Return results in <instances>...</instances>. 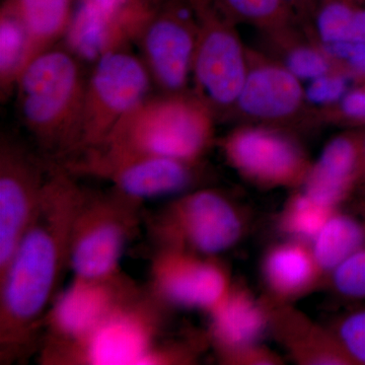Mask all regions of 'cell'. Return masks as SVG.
<instances>
[{
	"mask_svg": "<svg viewBox=\"0 0 365 365\" xmlns=\"http://www.w3.org/2000/svg\"><path fill=\"white\" fill-rule=\"evenodd\" d=\"M336 292L347 299H365V245L332 271Z\"/></svg>",
	"mask_w": 365,
	"mask_h": 365,
	"instance_id": "f1b7e54d",
	"label": "cell"
},
{
	"mask_svg": "<svg viewBox=\"0 0 365 365\" xmlns=\"http://www.w3.org/2000/svg\"><path fill=\"white\" fill-rule=\"evenodd\" d=\"M227 119L288 132L318 126L304 81L260 48L253 47H248L246 78Z\"/></svg>",
	"mask_w": 365,
	"mask_h": 365,
	"instance_id": "9c48e42d",
	"label": "cell"
},
{
	"mask_svg": "<svg viewBox=\"0 0 365 365\" xmlns=\"http://www.w3.org/2000/svg\"><path fill=\"white\" fill-rule=\"evenodd\" d=\"M319 272L313 253L299 244H283L269 252L264 263L265 280L280 297H297L313 285Z\"/></svg>",
	"mask_w": 365,
	"mask_h": 365,
	"instance_id": "44dd1931",
	"label": "cell"
},
{
	"mask_svg": "<svg viewBox=\"0 0 365 365\" xmlns=\"http://www.w3.org/2000/svg\"><path fill=\"white\" fill-rule=\"evenodd\" d=\"M74 0H4L1 6L16 14L30 38L33 60L66 37ZM32 60V61H33Z\"/></svg>",
	"mask_w": 365,
	"mask_h": 365,
	"instance_id": "ffe728a7",
	"label": "cell"
},
{
	"mask_svg": "<svg viewBox=\"0 0 365 365\" xmlns=\"http://www.w3.org/2000/svg\"><path fill=\"white\" fill-rule=\"evenodd\" d=\"M365 182V131L362 132V140H361V162H360V179L359 185ZM357 187V188H359Z\"/></svg>",
	"mask_w": 365,
	"mask_h": 365,
	"instance_id": "836d02e7",
	"label": "cell"
},
{
	"mask_svg": "<svg viewBox=\"0 0 365 365\" xmlns=\"http://www.w3.org/2000/svg\"><path fill=\"white\" fill-rule=\"evenodd\" d=\"M333 212V209L300 192L290 200L283 216V227L297 237L314 239Z\"/></svg>",
	"mask_w": 365,
	"mask_h": 365,
	"instance_id": "4316f807",
	"label": "cell"
},
{
	"mask_svg": "<svg viewBox=\"0 0 365 365\" xmlns=\"http://www.w3.org/2000/svg\"><path fill=\"white\" fill-rule=\"evenodd\" d=\"M294 9L300 25L304 26L307 32L314 34V20L316 11V0H285Z\"/></svg>",
	"mask_w": 365,
	"mask_h": 365,
	"instance_id": "d6a6232c",
	"label": "cell"
},
{
	"mask_svg": "<svg viewBox=\"0 0 365 365\" xmlns=\"http://www.w3.org/2000/svg\"><path fill=\"white\" fill-rule=\"evenodd\" d=\"M259 35L260 49L278 60L304 83L339 69L318 38L299 23Z\"/></svg>",
	"mask_w": 365,
	"mask_h": 365,
	"instance_id": "d6986e66",
	"label": "cell"
},
{
	"mask_svg": "<svg viewBox=\"0 0 365 365\" xmlns=\"http://www.w3.org/2000/svg\"><path fill=\"white\" fill-rule=\"evenodd\" d=\"M143 204L116 190L83 193L72 225L69 270L83 278L111 277L141 222Z\"/></svg>",
	"mask_w": 365,
	"mask_h": 365,
	"instance_id": "277c9868",
	"label": "cell"
},
{
	"mask_svg": "<svg viewBox=\"0 0 365 365\" xmlns=\"http://www.w3.org/2000/svg\"><path fill=\"white\" fill-rule=\"evenodd\" d=\"M332 335L351 364L365 365V309L343 317Z\"/></svg>",
	"mask_w": 365,
	"mask_h": 365,
	"instance_id": "f546056e",
	"label": "cell"
},
{
	"mask_svg": "<svg viewBox=\"0 0 365 365\" xmlns=\"http://www.w3.org/2000/svg\"><path fill=\"white\" fill-rule=\"evenodd\" d=\"M364 245V220L352 215L333 213L314 237L312 253L319 271L332 272Z\"/></svg>",
	"mask_w": 365,
	"mask_h": 365,
	"instance_id": "7402d4cb",
	"label": "cell"
},
{
	"mask_svg": "<svg viewBox=\"0 0 365 365\" xmlns=\"http://www.w3.org/2000/svg\"><path fill=\"white\" fill-rule=\"evenodd\" d=\"M52 160L11 139L0 144V274L32 223L42 201Z\"/></svg>",
	"mask_w": 365,
	"mask_h": 365,
	"instance_id": "5bb4252c",
	"label": "cell"
},
{
	"mask_svg": "<svg viewBox=\"0 0 365 365\" xmlns=\"http://www.w3.org/2000/svg\"><path fill=\"white\" fill-rule=\"evenodd\" d=\"M354 86L351 78L341 69L329 72L304 85L307 101L316 110L335 104Z\"/></svg>",
	"mask_w": 365,
	"mask_h": 365,
	"instance_id": "4dcf8cb0",
	"label": "cell"
},
{
	"mask_svg": "<svg viewBox=\"0 0 365 365\" xmlns=\"http://www.w3.org/2000/svg\"><path fill=\"white\" fill-rule=\"evenodd\" d=\"M365 0H316L314 29L322 44L346 42Z\"/></svg>",
	"mask_w": 365,
	"mask_h": 365,
	"instance_id": "484cf974",
	"label": "cell"
},
{
	"mask_svg": "<svg viewBox=\"0 0 365 365\" xmlns=\"http://www.w3.org/2000/svg\"><path fill=\"white\" fill-rule=\"evenodd\" d=\"M282 334L288 349L295 359L307 364H351L342 351L334 336H325L318 330L309 328L297 318L280 319Z\"/></svg>",
	"mask_w": 365,
	"mask_h": 365,
	"instance_id": "cb8c5ba5",
	"label": "cell"
},
{
	"mask_svg": "<svg viewBox=\"0 0 365 365\" xmlns=\"http://www.w3.org/2000/svg\"><path fill=\"white\" fill-rule=\"evenodd\" d=\"M150 275L151 294L168 309L211 313L232 287L216 257L173 247H158Z\"/></svg>",
	"mask_w": 365,
	"mask_h": 365,
	"instance_id": "9a60e30c",
	"label": "cell"
},
{
	"mask_svg": "<svg viewBox=\"0 0 365 365\" xmlns=\"http://www.w3.org/2000/svg\"><path fill=\"white\" fill-rule=\"evenodd\" d=\"M30 38L20 19L11 11L0 9V90L6 98L32 61Z\"/></svg>",
	"mask_w": 365,
	"mask_h": 365,
	"instance_id": "603a6c76",
	"label": "cell"
},
{
	"mask_svg": "<svg viewBox=\"0 0 365 365\" xmlns=\"http://www.w3.org/2000/svg\"><path fill=\"white\" fill-rule=\"evenodd\" d=\"M196 39V16L189 0H167L146 21L136 43L162 93L189 91Z\"/></svg>",
	"mask_w": 365,
	"mask_h": 365,
	"instance_id": "7c38bea8",
	"label": "cell"
},
{
	"mask_svg": "<svg viewBox=\"0 0 365 365\" xmlns=\"http://www.w3.org/2000/svg\"><path fill=\"white\" fill-rule=\"evenodd\" d=\"M83 193L74 175L52 160L39 209L0 274V364H23L39 348L46 314L69 270Z\"/></svg>",
	"mask_w": 365,
	"mask_h": 365,
	"instance_id": "6da1fadb",
	"label": "cell"
},
{
	"mask_svg": "<svg viewBox=\"0 0 365 365\" xmlns=\"http://www.w3.org/2000/svg\"><path fill=\"white\" fill-rule=\"evenodd\" d=\"M338 68L354 81L355 86L365 83V44L338 42L323 44Z\"/></svg>",
	"mask_w": 365,
	"mask_h": 365,
	"instance_id": "1f68e13d",
	"label": "cell"
},
{
	"mask_svg": "<svg viewBox=\"0 0 365 365\" xmlns=\"http://www.w3.org/2000/svg\"><path fill=\"white\" fill-rule=\"evenodd\" d=\"M151 83L143 60L126 49L98 59L86 81L78 150L72 158L104 143L114 127L150 97Z\"/></svg>",
	"mask_w": 365,
	"mask_h": 365,
	"instance_id": "30bf717a",
	"label": "cell"
},
{
	"mask_svg": "<svg viewBox=\"0 0 365 365\" xmlns=\"http://www.w3.org/2000/svg\"><path fill=\"white\" fill-rule=\"evenodd\" d=\"M316 118L318 126H365V83L353 86L335 104L316 110Z\"/></svg>",
	"mask_w": 365,
	"mask_h": 365,
	"instance_id": "83f0119b",
	"label": "cell"
},
{
	"mask_svg": "<svg viewBox=\"0 0 365 365\" xmlns=\"http://www.w3.org/2000/svg\"><path fill=\"white\" fill-rule=\"evenodd\" d=\"M361 186H365V182H362V184H361V185H360V186H359V187H361Z\"/></svg>",
	"mask_w": 365,
	"mask_h": 365,
	"instance_id": "8d00e7d4",
	"label": "cell"
},
{
	"mask_svg": "<svg viewBox=\"0 0 365 365\" xmlns=\"http://www.w3.org/2000/svg\"><path fill=\"white\" fill-rule=\"evenodd\" d=\"M212 2L237 25L253 26L259 33L299 23L294 9L285 0H212Z\"/></svg>",
	"mask_w": 365,
	"mask_h": 365,
	"instance_id": "d4e9b609",
	"label": "cell"
},
{
	"mask_svg": "<svg viewBox=\"0 0 365 365\" xmlns=\"http://www.w3.org/2000/svg\"><path fill=\"white\" fill-rule=\"evenodd\" d=\"M158 247L216 257L237 244L244 232L241 213L220 192L193 189L174 197L150 220Z\"/></svg>",
	"mask_w": 365,
	"mask_h": 365,
	"instance_id": "ba28073f",
	"label": "cell"
},
{
	"mask_svg": "<svg viewBox=\"0 0 365 365\" xmlns=\"http://www.w3.org/2000/svg\"><path fill=\"white\" fill-rule=\"evenodd\" d=\"M148 2H150L153 6L158 7L160 6V4H163V2L167 1V0H148Z\"/></svg>",
	"mask_w": 365,
	"mask_h": 365,
	"instance_id": "d590c367",
	"label": "cell"
},
{
	"mask_svg": "<svg viewBox=\"0 0 365 365\" xmlns=\"http://www.w3.org/2000/svg\"><path fill=\"white\" fill-rule=\"evenodd\" d=\"M360 195L359 202V210L361 213L362 217L365 222V186L359 187Z\"/></svg>",
	"mask_w": 365,
	"mask_h": 365,
	"instance_id": "e575fe53",
	"label": "cell"
},
{
	"mask_svg": "<svg viewBox=\"0 0 365 365\" xmlns=\"http://www.w3.org/2000/svg\"><path fill=\"white\" fill-rule=\"evenodd\" d=\"M225 160L248 181L262 187L304 184L312 163L290 132L240 124L222 141Z\"/></svg>",
	"mask_w": 365,
	"mask_h": 365,
	"instance_id": "4fadbf2b",
	"label": "cell"
},
{
	"mask_svg": "<svg viewBox=\"0 0 365 365\" xmlns=\"http://www.w3.org/2000/svg\"><path fill=\"white\" fill-rule=\"evenodd\" d=\"M216 119L192 90L162 93L134 108L101 145L201 163L215 140Z\"/></svg>",
	"mask_w": 365,
	"mask_h": 365,
	"instance_id": "3957f363",
	"label": "cell"
},
{
	"mask_svg": "<svg viewBox=\"0 0 365 365\" xmlns=\"http://www.w3.org/2000/svg\"><path fill=\"white\" fill-rule=\"evenodd\" d=\"M362 132L346 131L327 143L318 160L312 163L302 184L304 193L334 210L356 191Z\"/></svg>",
	"mask_w": 365,
	"mask_h": 365,
	"instance_id": "ac0fdd59",
	"label": "cell"
},
{
	"mask_svg": "<svg viewBox=\"0 0 365 365\" xmlns=\"http://www.w3.org/2000/svg\"><path fill=\"white\" fill-rule=\"evenodd\" d=\"M200 163L101 145L61 165L74 176L105 180L122 195L143 204L174 198L193 190Z\"/></svg>",
	"mask_w": 365,
	"mask_h": 365,
	"instance_id": "52a82bcc",
	"label": "cell"
},
{
	"mask_svg": "<svg viewBox=\"0 0 365 365\" xmlns=\"http://www.w3.org/2000/svg\"><path fill=\"white\" fill-rule=\"evenodd\" d=\"M155 7L146 0H78L64 37L79 61L96 63L135 42Z\"/></svg>",
	"mask_w": 365,
	"mask_h": 365,
	"instance_id": "2e32d148",
	"label": "cell"
},
{
	"mask_svg": "<svg viewBox=\"0 0 365 365\" xmlns=\"http://www.w3.org/2000/svg\"><path fill=\"white\" fill-rule=\"evenodd\" d=\"M79 62L68 50L51 48L29 63L14 90L21 122L60 163L78 150L86 86Z\"/></svg>",
	"mask_w": 365,
	"mask_h": 365,
	"instance_id": "7a4b0ae2",
	"label": "cell"
},
{
	"mask_svg": "<svg viewBox=\"0 0 365 365\" xmlns=\"http://www.w3.org/2000/svg\"><path fill=\"white\" fill-rule=\"evenodd\" d=\"M210 316L209 335L222 361H247L269 321L265 307L241 288H230ZM253 354V353H252Z\"/></svg>",
	"mask_w": 365,
	"mask_h": 365,
	"instance_id": "e0dca14e",
	"label": "cell"
},
{
	"mask_svg": "<svg viewBox=\"0 0 365 365\" xmlns=\"http://www.w3.org/2000/svg\"><path fill=\"white\" fill-rule=\"evenodd\" d=\"M167 309L150 288L139 287L91 333L71 365H150Z\"/></svg>",
	"mask_w": 365,
	"mask_h": 365,
	"instance_id": "8fae6325",
	"label": "cell"
},
{
	"mask_svg": "<svg viewBox=\"0 0 365 365\" xmlns=\"http://www.w3.org/2000/svg\"><path fill=\"white\" fill-rule=\"evenodd\" d=\"M138 288L122 271L106 278L73 276L46 314L38 348L41 364L71 365L91 333Z\"/></svg>",
	"mask_w": 365,
	"mask_h": 365,
	"instance_id": "5b68a950",
	"label": "cell"
},
{
	"mask_svg": "<svg viewBox=\"0 0 365 365\" xmlns=\"http://www.w3.org/2000/svg\"><path fill=\"white\" fill-rule=\"evenodd\" d=\"M197 21L192 81L193 91L215 112L227 119L239 97L248 69V46L237 24L212 0H189Z\"/></svg>",
	"mask_w": 365,
	"mask_h": 365,
	"instance_id": "8992f818",
	"label": "cell"
}]
</instances>
